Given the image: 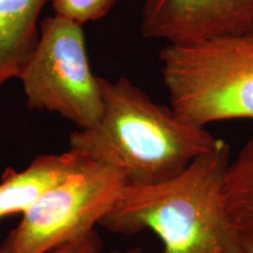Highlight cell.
Listing matches in <instances>:
<instances>
[{
    "label": "cell",
    "instance_id": "6da1fadb",
    "mask_svg": "<svg viewBox=\"0 0 253 253\" xmlns=\"http://www.w3.org/2000/svg\"><path fill=\"white\" fill-rule=\"evenodd\" d=\"M103 110L99 121L69 135V150L121 173L126 186L170 181L219 138L186 123L130 80L100 78Z\"/></svg>",
    "mask_w": 253,
    "mask_h": 253
},
{
    "label": "cell",
    "instance_id": "7a4b0ae2",
    "mask_svg": "<svg viewBox=\"0 0 253 253\" xmlns=\"http://www.w3.org/2000/svg\"><path fill=\"white\" fill-rule=\"evenodd\" d=\"M230 147L219 140L170 181L126 186L100 226L123 236L154 232L162 253H238L243 238L224 198Z\"/></svg>",
    "mask_w": 253,
    "mask_h": 253
},
{
    "label": "cell",
    "instance_id": "3957f363",
    "mask_svg": "<svg viewBox=\"0 0 253 253\" xmlns=\"http://www.w3.org/2000/svg\"><path fill=\"white\" fill-rule=\"evenodd\" d=\"M161 72L170 108L190 125L253 119V38L167 43Z\"/></svg>",
    "mask_w": 253,
    "mask_h": 253
},
{
    "label": "cell",
    "instance_id": "277c9868",
    "mask_svg": "<svg viewBox=\"0 0 253 253\" xmlns=\"http://www.w3.org/2000/svg\"><path fill=\"white\" fill-rule=\"evenodd\" d=\"M82 26L55 14L41 19L39 40L19 79L28 108L56 113L87 129L102 115L103 97Z\"/></svg>",
    "mask_w": 253,
    "mask_h": 253
},
{
    "label": "cell",
    "instance_id": "5b68a950",
    "mask_svg": "<svg viewBox=\"0 0 253 253\" xmlns=\"http://www.w3.org/2000/svg\"><path fill=\"white\" fill-rule=\"evenodd\" d=\"M126 186L113 168L86 158L52 186L0 243V253H52L95 230Z\"/></svg>",
    "mask_w": 253,
    "mask_h": 253
},
{
    "label": "cell",
    "instance_id": "8992f818",
    "mask_svg": "<svg viewBox=\"0 0 253 253\" xmlns=\"http://www.w3.org/2000/svg\"><path fill=\"white\" fill-rule=\"evenodd\" d=\"M253 27V0H144V38L167 43L243 36Z\"/></svg>",
    "mask_w": 253,
    "mask_h": 253
},
{
    "label": "cell",
    "instance_id": "52a82bcc",
    "mask_svg": "<svg viewBox=\"0 0 253 253\" xmlns=\"http://www.w3.org/2000/svg\"><path fill=\"white\" fill-rule=\"evenodd\" d=\"M86 157L69 150L37 156L23 170L7 169L0 178V219L23 214L52 186L75 172Z\"/></svg>",
    "mask_w": 253,
    "mask_h": 253
},
{
    "label": "cell",
    "instance_id": "ba28073f",
    "mask_svg": "<svg viewBox=\"0 0 253 253\" xmlns=\"http://www.w3.org/2000/svg\"><path fill=\"white\" fill-rule=\"evenodd\" d=\"M52 0H0V87L19 79L36 48L40 14Z\"/></svg>",
    "mask_w": 253,
    "mask_h": 253
},
{
    "label": "cell",
    "instance_id": "9c48e42d",
    "mask_svg": "<svg viewBox=\"0 0 253 253\" xmlns=\"http://www.w3.org/2000/svg\"><path fill=\"white\" fill-rule=\"evenodd\" d=\"M224 198L233 226L243 239L253 242V136L227 166Z\"/></svg>",
    "mask_w": 253,
    "mask_h": 253
},
{
    "label": "cell",
    "instance_id": "30bf717a",
    "mask_svg": "<svg viewBox=\"0 0 253 253\" xmlns=\"http://www.w3.org/2000/svg\"><path fill=\"white\" fill-rule=\"evenodd\" d=\"M50 2L55 15L84 25L106 17L116 0H52Z\"/></svg>",
    "mask_w": 253,
    "mask_h": 253
},
{
    "label": "cell",
    "instance_id": "8fae6325",
    "mask_svg": "<svg viewBox=\"0 0 253 253\" xmlns=\"http://www.w3.org/2000/svg\"><path fill=\"white\" fill-rule=\"evenodd\" d=\"M103 240L96 229L52 253H101Z\"/></svg>",
    "mask_w": 253,
    "mask_h": 253
},
{
    "label": "cell",
    "instance_id": "7c38bea8",
    "mask_svg": "<svg viewBox=\"0 0 253 253\" xmlns=\"http://www.w3.org/2000/svg\"><path fill=\"white\" fill-rule=\"evenodd\" d=\"M238 253H253V242L243 239L242 248H240Z\"/></svg>",
    "mask_w": 253,
    "mask_h": 253
},
{
    "label": "cell",
    "instance_id": "4fadbf2b",
    "mask_svg": "<svg viewBox=\"0 0 253 253\" xmlns=\"http://www.w3.org/2000/svg\"><path fill=\"white\" fill-rule=\"evenodd\" d=\"M142 249L140 248H131V249H128V250H125V251H121V252H113V253H142Z\"/></svg>",
    "mask_w": 253,
    "mask_h": 253
},
{
    "label": "cell",
    "instance_id": "5bb4252c",
    "mask_svg": "<svg viewBox=\"0 0 253 253\" xmlns=\"http://www.w3.org/2000/svg\"><path fill=\"white\" fill-rule=\"evenodd\" d=\"M248 36H250V37H252V38H253V27L251 28V31H250L249 33H248Z\"/></svg>",
    "mask_w": 253,
    "mask_h": 253
}]
</instances>
